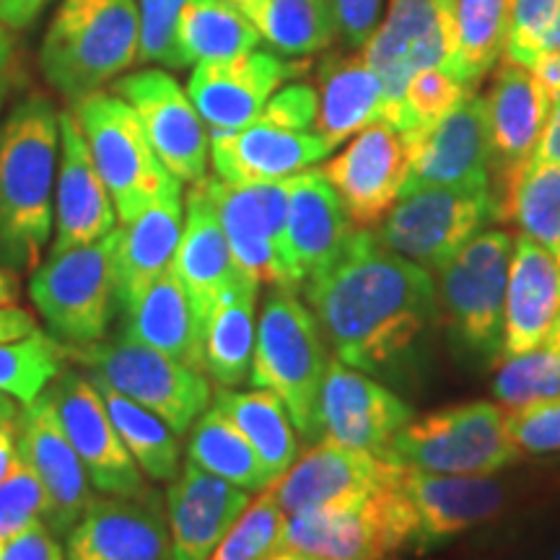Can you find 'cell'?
<instances>
[{
    "instance_id": "1",
    "label": "cell",
    "mask_w": 560,
    "mask_h": 560,
    "mask_svg": "<svg viewBox=\"0 0 560 560\" xmlns=\"http://www.w3.org/2000/svg\"><path fill=\"white\" fill-rule=\"evenodd\" d=\"M338 361L380 371L408 350L436 310L431 272L392 252L376 231L355 229L319 276L304 283Z\"/></svg>"
},
{
    "instance_id": "2",
    "label": "cell",
    "mask_w": 560,
    "mask_h": 560,
    "mask_svg": "<svg viewBox=\"0 0 560 560\" xmlns=\"http://www.w3.org/2000/svg\"><path fill=\"white\" fill-rule=\"evenodd\" d=\"M60 112L45 94H26L0 122V262L34 270L52 236V192Z\"/></svg>"
},
{
    "instance_id": "3",
    "label": "cell",
    "mask_w": 560,
    "mask_h": 560,
    "mask_svg": "<svg viewBox=\"0 0 560 560\" xmlns=\"http://www.w3.org/2000/svg\"><path fill=\"white\" fill-rule=\"evenodd\" d=\"M136 0H62L47 26L39 68L70 104L86 100L138 60Z\"/></svg>"
},
{
    "instance_id": "4",
    "label": "cell",
    "mask_w": 560,
    "mask_h": 560,
    "mask_svg": "<svg viewBox=\"0 0 560 560\" xmlns=\"http://www.w3.org/2000/svg\"><path fill=\"white\" fill-rule=\"evenodd\" d=\"M327 363V340L314 312L296 291L272 289L257 317L249 384L272 392L306 441L319 439V392Z\"/></svg>"
},
{
    "instance_id": "5",
    "label": "cell",
    "mask_w": 560,
    "mask_h": 560,
    "mask_svg": "<svg viewBox=\"0 0 560 560\" xmlns=\"http://www.w3.org/2000/svg\"><path fill=\"white\" fill-rule=\"evenodd\" d=\"M514 240L499 229L475 234L439 270L436 306L452 340L480 363L503 355V317Z\"/></svg>"
},
{
    "instance_id": "6",
    "label": "cell",
    "mask_w": 560,
    "mask_h": 560,
    "mask_svg": "<svg viewBox=\"0 0 560 560\" xmlns=\"http://www.w3.org/2000/svg\"><path fill=\"white\" fill-rule=\"evenodd\" d=\"M402 465L387 482L361 501L301 511L285 516L272 550H299L325 560H387L408 550L412 511L400 488Z\"/></svg>"
},
{
    "instance_id": "7",
    "label": "cell",
    "mask_w": 560,
    "mask_h": 560,
    "mask_svg": "<svg viewBox=\"0 0 560 560\" xmlns=\"http://www.w3.org/2000/svg\"><path fill=\"white\" fill-rule=\"evenodd\" d=\"M499 405L470 402L410 420L380 457L436 475H493L516 459Z\"/></svg>"
},
{
    "instance_id": "8",
    "label": "cell",
    "mask_w": 560,
    "mask_h": 560,
    "mask_svg": "<svg viewBox=\"0 0 560 560\" xmlns=\"http://www.w3.org/2000/svg\"><path fill=\"white\" fill-rule=\"evenodd\" d=\"M32 304L66 346L107 338L120 312L115 280V231L104 240L50 255L32 270Z\"/></svg>"
},
{
    "instance_id": "9",
    "label": "cell",
    "mask_w": 560,
    "mask_h": 560,
    "mask_svg": "<svg viewBox=\"0 0 560 560\" xmlns=\"http://www.w3.org/2000/svg\"><path fill=\"white\" fill-rule=\"evenodd\" d=\"M68 359L83 363L100 380L164 420L177 436L190 433L210 405V382L200 369L187 366L156 348L130 338L66 346Z\"/></svg>"
},
{
    "instance_id": "10",
    "label": "cell",
    "mask_w": 560,
    "mask_h": 560,
    "mask_svg": "<svg viewBox=\"0 0 560 560\" xmlns=\"http://www.w3.org/2000/svg\"><path fill=\"white\" fill-rule=\"evenodd\" d=\"M70 109L115 202L117 219L130 223L177 177L159 161L136 109L117 94L96 91Z\"/></svg>"
},
{
    "instance_id": "11",
    "label": "cell",
    "mask_w": 560,
    "mask_h": 560,
    "mask_svg": "<svg viewBox=\"0 0 560 560\" xmlns=\"http://www.w3.org/2000/svg\"><path fill=\"white\" fill-rule=\"evenodd\" d=\"M457 52L454 0H389L387 16L363 47V58L384 86L382 120L397 122L408 83L420 70L452 73Z\"/></svg>"
},
{
    "instance_id": "12",
    "label": "cell",
    "mask_w": 560,
    "mask_h": 560,
    "mask_svg": "<svg viewBox=\"0 0 560 560\" xmlns=\"http://www.w3.org/2000/svg\"><path fill=\"white\" fill-rule=\"evenodd\" d=\"M493 221L490 187H429L405 195L376 236L425 270H441Z\"/></svg>"
},
{
    "instance_id": "13",
    "label": "cell",
    "mask_w": 560,
    "mask_h": 560,
    "mask_svg": "<svg viewBox=\"0 0 560 560\" xmlns=\"http://www.w3.org/2000/svg\"><path fill=\"white\" fill-rule=\"evenodd\" d=\"M206 187L219 210L236 268L260 285L296 291L285 236L289 182L229 185L219 177H206Z\"/></svg>"
},
{
    "instance_id": "14",
    "label": "cell",
    "mask_w": 560,
    "mask_h": 560,
    "mask_svg": "<svg viewBox=\"0 0 560 560\" xmlns=\"http://www.w3.org/2000/svg\"><path fill=\"white\" fill-rule=\"evenodd\" d=\"M45 392L58 412L62 431L68 433L70 444L83 462L91 488L100 490L102 495H122V499L149 493L143 470L117 433L94 382L75 371H66Z\"/></svg>"
},
{
    "instance_id": "15",
    "label": "cell",
    "mask_w": 560,
    "mask_h": 560,
    "mask_svg": "<svg viewBox=\"0 0 560 560\" xmlns=\"http://www.w3.org/2000/svg\"><path fill=\"white\" fill-rule=\"evenodd\" d=\"M408 172L400 198L429 187H490V125L486 96L472 91L429 130L405 140Z\"/></svg>"
},
{
    "instance_id": "16",
    "label": "cell",
    "mask_w": 560,
    "mask_h": 560,
    "mask_svg": "<svg viewBox=\"0 0 560 560\" xmlns=\"http://www.w3.org/2000/svg\"><path fill=\"white\" fill-rule=\"evenodd\" d=\"M112 94L136 109L153 151L172 177L187 185L208 177L210 138L202 117L177 79L164 70H138L122 75L112 86Z\"/></svg>"
},
{
    "instance_id": "17",
    "label": "cell",
    "mask_w": 560,
    "mask_h": 560,
    "mask_svg": "<svg viewBox=\"0 0 560 560\" xmlns=\"http://www.w3.org/2000/svg\"><path fill=\"white\" fill-rule=\"evenodd\" d=\"M400 488L412 511L408 552H429L475 527L499 520L509 493L488 475H436L402 467Z\"/></svg>"
},
{
    "instance_id": "18",
    "label": "cell",
    "mask_w": 560,
    "mask_h": 560,
    "mask_svg": "<svg viewBox=\"0 0 560 560\" xmlns=\"http://www.w3.org/2000/svg\"><path fill=\"white\" fill-rule=\"evenodd\" d=\"M346 208L353 226L371 229L400 200L408 172V143L387 120L355 132L346 151L319 170Z\"/></svg>"
},
{
    "instance_id": "19",
    "label": "cell",
    "mask_w": 560,
    "mask_h": 560,
    "mask_svg": "<svg viewBox=\"0 0 560 560\" xmlns=\"http://www.w3.org/2000/svg\"><path fill=\"white\" fill-rule=\"evenodd\" d=\"M66 560H174L164 499L153 490L91 499L66 535Z\"/></svg>"
},
{
    "instance_id": "20",
    "label": "cell",
    "mask_w": 560,
    "mask_h": 560,
    "mask_svg": "<svg viewBox=\"0 0 560 560\" xmlns=\"http://www.w3.org/2000/svg\"><path fill=\"white\" fill-rule=\"evenodd\" d=\"M304 70V60L252 50L240 58L195 66L187 96L213 132L242 130L260 117L280 83L296 79Z\"/></svg>"
},
{
    "instance_id": "21",
    "label": "cell",
    "mask_w": 560,
    "mask_h": 560,
    "mask_svg": "<svg viewBox=\"0 0 560 560\" xmlns=\"http://www.w3.org/2000/svg\"><path fill=\"white\" fill-rule=\"evenodd\" d=\"M16 441L24 465L37 475L47 495L45 524L55 535H68L89 509L91 482L83 462L62 431L47 392L24 405L16 418Z\"/></svg>"
},
{
    "instance_id": "22",
    "label": "cell",
    "mask_w": 560,
    "mask_h": 560,
    "mask_svg": "<svg viewBox=\"0 0 560 560\" xmlns=\"http://www.w3.org/2000/svg\"><path fill=\"white\" fill-rule=\"evenodd\" d=\"M410 420V405L384 384L338 359L327 363L319 392V439L380 454Z\"/></svg>"
},
{
    "instance_id": "23",
    "label": "cell",
    "mask_w": 560,
    "mask_h": 560,
    "mask_svg": "<svg viewBox=\"0 0 560 560\" xmlns=\"http://www.w3.org/2000/svg\"><path fill=\"white\" fill-rule=\"evenodd\" d=\"M395 470V462L363 450H350L322 439L306 450L270 486L285 516L301 511L340 506L376 493Z\"/></svg>"
},
{
    "instance_id": "24",
    "label": "cell",
    "mask_w": 560,
    "mask_h": 560,
    "mask_svg": "<svg viewBox=\"0 0 560 560\" xmlns=\"http://www.w3.org/2000/svg\"><path fill=\"white\" fill-rule=\"evenodd\" d=\"M490 125V198L527 170L552 102L529 68L503 60L486 94Z\"/></svg>"
},
{
    "instance_id": "25",
    "label": "cell",
    "mask_w": 560,
    "mask_h": 560,
    "mask_svg": "<svg viewBox=\"0 0 560 560\" xmlns=\"http://www.w3.org/2000/svg\"><path fill=\"white\" fill-rule=\"evenodd\" d=\"M117 210L73 109L60 112V174L55 182V240L50 255L86 247L115 231Z\"/></svg>"
},
{
    "instance_id": "26",
    "label": "cell",
    "mask_w": 560,
    "mask_h": 560,
    "mask_svg": "<svg viewBox=\"0 0 560 560\" xmlns=\"http://www.w3.org/2000/svg\"><path fill=\"white\" fill-rule=\"evenodd\" d=\"M330 153L317 132L291 130L257 117L247 128L210 132L215 177L229 185L280 182L306 172Z\"/></svg>"
},
{
    "instance_id": "27",
    "label": "cell",
    "mask_w": 560,
    "mask_h": 560,
    "mask_svg": "<svg viewBox=\"0 0 560 560\" xmlns=\"http://www.w3.org/2000/svg\"><path fill=\"white\" fill-rule=\"evenodd\" d=\"M164 506L174 560H208L249 506V490L187 462L166 488Z\"/></svg>"
},
{
    "instance_id": "28",
    "label": "cell",
    "mask_w": 560,
    "mask_h": 560,
    "mask_svg": "<svg viewBox=\"0 0 560 560\" xmlns=\"http://www.w3.org/2000/svg\"><path fill=\"white\" fill-rule=\"evenodd\" d=\"M185 210L179 247L174 252L170 268L185 285L192 310L198 314L200 325L206 327L215 301L229 285L244 278V272L236 268L234 255H231L226 231L221 226L219 210L213 206L206 179L195 182L190 187L185 198Z\"/></svg>"
},
{
    "instance_id": "29",
    "label": "cell",
    "mask_w": 560,
    "mask_h": 560,
    "mask_svg": "<svg viewBox=\"0 0 560 560\" xmlns=\"http://www.w3.org/2000/svg\"><path fill=\"white\" fill-rule=\"evenodd\" d=\"M289 182V236L291 270L296 285L306 283L340 255L353 234V221L319 170L293 174Z\"/></svg>"
},
{
    "instance_id": "30",
    "label": "cell",
    "mask_w": 560,
    "mask_h": 560,
    "mask_svg": "<svg viewBox=\"0 0 560 560\" xmlns=\"http://www.w3.org/2000/svg\"><path fill=\"white\" fill-rule=\"evenodd\" d=\"M185 226L182 182L172 179L130 223L115 229V280L120 312L170 268Z\"/></svg>"
},
{
    "instance_id": "31",
    "label": "cell",
    "mask_w": 560,
    "mask_h": 560,
    "mask_svg": "<svg viewBox=\"0 0 560 560\" xmlns=\"http://www.w3.org/2000/svg\"><path fill=\"white\" fill-rule=\"evenodd\" d=\"M560 314V262L558 257L532 242L514 240L503 317V355H520L540 348L545 335Z\"/></svg>"
},
{
    "instance_id": "32",
    "label": "cell",
    "mask_w": 560,
    "mask_h": 560,
    "mask_svg": "<svg viewBox=\"0 0 560 560\" xmlns=\"http://www.w3.org/2000/svg\"><path fill=\"white\" fill-rule=\"evenodd\" d=\"M384 86L363 50L327 55L317 70V136L330 151L382 120Z\"/></svg>"
},
{
    "instance_id": "33",
    "label": "cell",
    "mask_w": 560,
    "mask_h": 560,
    "mask_svg": "<svg viewBox=\"0 0 560 560\" xmlns=\"http://www.w3.org/2000/svg\"><path fill=\"white\" fill-rule=\"evenodd\" d=\"M125 338L202 371V325L172 268L125 310Z\"/></svg>"
},
{
    "instance_id": "34",
    "label": "cell",
    "mask_w": 560,
    "mask_h": 560,
    "mask_svg": "<svg viewBox=\"0 0 560 560\" xmlns=\"http://www.w3.org/2000/svg\"><path fill=\"white\" fill-rule=\"evenodd\" d=\"M257 280L240 278L221 293L202 327V371L219 387L234 389L249 382L257 338Z\"/></svg>"
},
{
    "instance_id": "35",
    "label": "cell",
    "mask_w": 560,
    "mask_h": 560,
    "mask_svg": "<svg viewBox=\"0 0 560 560\" xmlns=\"http://www.w3.org/2000/svg\"><path fill=\"white\" fill-rule=\"evenodd\" d=\"M262 34L234 0H190L174 32V68L240 58Z\"/></svg>"
},
{
    "instance_id": "36",
    "label": "cell",
    "mask_w": 560,
    "mask_h": 560,
    "mask_svg": "<svg viewBox=\"0 0 560 560\" xmlns=\"http://www.w3.org/2000/svg\"><path fill=\"white\" fill-rule=\"evenodd\" d=\"M213 408H219L244 433V439L255 446L276 480L296 462V425H293L285 405L272 392L257 387L249 392L219 387Z\"/></svg>"
},
{
    "instance_id": "37",
    "label": "cell",
    "mask_w": 560,
    "mask_h": 560,
    "mask_svg": "<svg viewBox=\"0 0 560 560\" xmlns=\"http://www.w3.org/2000/svg\"><path fill=\"white\" fill-rule=\"evenodd\" d=\"M187 457L200 470L234 482L244 490H265L276 482L255 446L244 439L219 408H208L195 420L187 441Z\"/></svg>"
},
{
    "instance_id": "38",
    "label": "cell",
    "mask_w": 560,
    "mask_h": 560,
    "mask_svg": "<svg viewBox=\"0 0 560 560\" xmlns=\"http://www.w3.org/2000/svg\"><path fill=\"white\" fill-rule=\"evenodd\" d=\"M493 221L514 223L524 236L556 255L560 247V164H527L493 198Z\"/></svg>"
},
{
    "instance_id": "39",
    "label": "cell",
    "mask_w": 560,
    "mask_h": 560,
    "mask_svg": "<svg viewBox=\"0 0 560 560\" xmlns=\"http://www.w3.org/2000/svg\"><path fill=\"white\" fill-rule=\"evenodd\" d=\"M247 16L272 50L291 60L327 50L335 37L330 0H257Z\"/></svg>"
},
{
    "instance_id": "40",
    "label": "cell",
    "mask_w": 560,
    "mask_h": 560,
    "mask_svg": "<svg viewBox=\"0 0 560 560\" xmlns=\"http://www.w3.org/2000/svg\"><path fill=\"white\" fill-rule=\"evenodd\" d=\"M100 389L104 405H107L112 423L128 446L138 467L149 475L151 480L172 482L179 475V439L170 425L143 405L112 389L109 384L91 380Z\"/></svg>"
},
{
    "instance_id": "41",
    "label": "cell",
    "mask_w": 560,
    "mask_h": 560,
    "mask_svg": "<svg viewBox=\"0 0 560 560\" xmlns=\"http://www.w3.org/2000/svg\"><path fill=\"white\" fill-rule=\"evenodd\" d=\"M511 0H454V24H457V52L452 73L465 86L478 83L499 62L509 30Z\"/></svg>"
},
{
    "instance_id": "42",
    "label": "cell",
    "mask_w": 560,
    "mask_h": 560,
    "mask_svg": "<svg viewBox=\"0 0 560 560\" xmlns=\"http://www.w3.org/2000/svg\"><path fill=\"white\" fill-rule=\"evenodd\" d=\"M66 342L34 330L19 340H0V392L30 405L62 374Z\"/></svg>"
},
{
    "instance_id": "43",
    "label": "cell",
    "mask_w": 560,
    "mask_h": 560,
    "mask_svg": "<svg viewBox=\"0 0 560 560\" xmlns=\"http://www.w3.org/2000/svg\"><path fill=\"white\" fill-rule=\"evenodd\" d=\"M493 397L506 412L535 408L560 400V353L535 348L520 355H506L495 371Z\"/></svg>"
},
{
    "instance_id": "44",
    "label": "cell",
    "mask_w": 560,
    "mask_h": 560,
    "mask_svg": "<svg viewBox=\"0 0 560 560\" xmlns=\"http://www.w3.org/2000/svg\"><path fill=\"white\" fill-rule=\"evenodd\" d=\"M475 89L465 86L457 75L444 68L420 70L408 83L402 96L400 115H397L395 128L408 140L418 132L429 130L441 117H446L454 107H459L465 96H470Z\"/></svg>"
},
{
    "instance_id": "45",
    "label": "cell",
    "mask_w": 560,
    "mask_h": 560,
    "mask_svg": "<svg viewBox=\"0 0 560 560\" xmlns=\"http://www.w3.org/2000/svg\"><path fill=\"white\" fill-rule=\"evenodd\" d=\"M283 524L285 511L272 499L268 486L260 499L249 501V506L215 545L208 560H265L276 548Z\"/></svg>"
},
{
    "instance_id": "46",
    "label": "cell",
    "mask_w": 560,
    "mask_h": 560,
    "mask_svg": "<svg viewBox=\"0 0 560 560\" xmlns=\"http://www.w3.org/2000/svg\"><path fill=\"white\" fill-rule=\"evenodd\" d=\"M47 495L37 475L24 465V459L13 467L9 478L0 482V537L32 527L45 520Z\"/></svg>"
},
{
    "instance_id": "47",
    "label": "cell",
    "mask_w": 560,
    "mask_h": 560,
    "mask_svg": "<svg viewBox=\"0 0 560 560\" xmlns=\"http://www.w3.org/2000/svg\"><path fill=\"white\" fill-rule=\"evenodd\" d=\"M190 0H138L140 13V62H161L174 68V32Z\"/></svg>"
},
{
    "instance_id": "48",
    "label": "cell",
    "mask_w": 560,
    "mask_h": 560,
    "mask_svg": "<svg viewBox=\"0 0 560 560\" xmlns=\"http://www.w3.org/2000/svg\"><path fill=\"white\" fill-rule=\"evenodd\" d=\"M506 433L511 444L524 454H558L560 400L506 412Z\"/></svg>"
},
{
    "instance_id": "49",
    "label": "cell",
    "mask_w": 560,
    "mask_h": 560,
    "mask_svg": "<svg viewBox=\"0 0 560 560\" xmlns=\"http://www.w3.org/2000/svg\"><path fill=\"white\" fill-rule=\"evenodd\" d=\"M335 37L346 50H363L382 21L384 0H330Z\"/></svg>"
},
{
    "instance_id": "50",
    "label": "cell",
    "mask_w": 560,
    "mask_h": 560,
    "mask_svg": "<svg viewBox=\"0 0 560 560\" xmlns=\"http://www.w3.org/2000/svg\"><path fill=\"white\" fill-rule=\"evenodd\" d=\"M314 117H317V89L306 83H291L280 89L260 112V120L291 130H310Z\"/></svg>"
},
{
    "instance_id": "51",
    "label": "cell",
    "mask_w": 560,
    "mask_h": 560,
    "mask_svg": "<svg viewBox=\"0 0 560 560\" xmlns=\"http://www.w3.org/2000/svg\"><path fill=\"white\" fill-rule=\"evenodd\" d=\"M0 560H66L58 535L47 527L45 520L32 527L0 537Z\"/></svg>"
},
{
    "instance_id": "52",
    "label": "cell",
    "mask_w": 560,
    "mask_h": 560,
    "mask_svg": "<svg viewBox=\"0 0 560 560\" xmlns=\"http://www.w3.org/2000/svg\"><path fill=\"white\" fill-rule=\"evenodd\" d=\"M50 0H0V24L5 30L26 32L37 24Z\"/></svg>"
},
{
    "instance_id": "53",
    "label": "cell",
    "mask_w": 560,
    "mask_h": 560,
    "mask_svg": "<svg viewBox=\"0 0 560 560\" xmlns=\"http://www.w3.org/2000/svg\"><path fill=\"white\" fill-rule=\"evenodd\" d=\"M532 164H560V100L550 107L548 122L532 153Z\"/></svg>"
},
{
    "instance_id": "54",
    "label": "cell",
    "mask_w": 560,
    "mask_h": 560,
    "mask_svg": "<svg viewBox=\"0 0 560 560\" xmlns=\"http://www.w3.org/2000/svg\"><path fill=\"white\" fill-rule=\"evenodd\" d=\"M39 330L37 319L16 304L0 306V340H19Z\"/></svg>"
},
{
    "instance_id": "55",
    "label": "cell",
    "mask_w": 560,
    "mask_h": 560,
    "mask_svg": "<svg viewBox=\"0 0 560 560\" xmlns=\"http://www.w3.org/2000/svg\"><path fill=\"white\" fill-rule=\"evenodd\" d=\"M529 73L545 89L548 100L556 104L560 100V52H545L529 66Z\"/></svg>"
},
{
    "instance_id": "56",
    "label": "cell",
    "mask_w": 560,
    "mask_h": 560,
    "mask_svg": "<svg viewBox=\"0 0 560 560\" xmlns=\"http://www.w3.org/2000/svg\"><path fill=\"white\" fill-rule=\"evenodd\" d=\"M19 62H16V45H13V37L0 24V107H3L5 96L11 94L13 81H16Z\"/></svg>"
},
{
    "instance_id": "57",
    "label": "cell",
    "mask_w": 560,
    "mask_h": 560,
    "mask_svg": "<svg viewBox=\"0 0 560 560\" xmlns=\"http://www.w3.org/2000/svg\"><path fill=\"white\" fill-rule=\"evenodd\" d=\"M21 462L19 441H16V420L0 425V482L9 478L13 467Z\"/></svg>"
},
{
    "instance_id": "58",
    "label": "cell",
    "mask_w": 560,
    "mask_h": 560,
    "mask_svg": "<svg viewBox=\"0 0 560 560\" xmlns=\"http://www.w3.org/2000/svg\"><path fill=\"white\" fill-rule=\"evenodd\" d=\"M19 296V283H16V272L11 268H0V306L13 304Z\"/></svg>"
},
{
    "instance_id": "59",
    "label": "cell",
    "mask_w": 560,
    "mask_h": 560,
    "mask_svg": "<svg viewBox=\"0 0 560 560\" xmlns=\"http://www.w3.org/2000/svg\"><path fill=\"white\" fill-rule=\"evenodd\" d=\"M16 418H19V408H16V402H13V397L0 392V425L13 423Z\"/></svg>"
},
{
    "instance_id": "60",
    "label": "cell",
    "mask_w": 560,
    "mask_h": 560,
    "mask_svg": "<svg viewBox=\"0 0 560 560\" xmlns=\"http://www.w3.org/2000/svg\"><path fill=\"white\" fill-rule=\"evenodd\" d=\"M265 560H325V558L310 556V552H299V550H272Z\"/></svg>"
},
{
    "instance_id": "61",
    "label": "cell",
    "mask_w": 560,
    "mask_h": 560,
    "mask_svg": "<svg viewBox=\"0 0 560 560\" xmlns=\"http://www.w3.org/2000/svg\"><path fill=\"white\" fill-rule=\"evenodd\" d=\"M545 348L556 350V353H560V314L556 317V322H552V327L548 330V335H545Z\"/></svg>"
},
{
    "instance_id": "62",
    "label": "cell",
    "mask_w": 560,
    "mask_h": 560,
    "mask_svg": "<svg viewBox=\"0 0 560 560\" xmlns=\"http://www.w3.org/2000/svg\"><path fill=\"white\" fill-rule=\"evenodd\" d=\"M234 3H236V5H240V9H242L244 13H247V11L252 9V5H255V3H257V0H234Z\"/></svg>"
},
{
    "instance_id": "63",
    "label": "cell",
    "mask_w": 560,
    "mask_h": 560,
    "mask_svg": "<svg viewBox=\"0 0 560 560\" xmlns=\"http://www.w3.org/2000/svg\"><path fill=\"white\" fill-rule=\"evenodd\" d=\"M556 257H558V262H560V247H558V252H556Z\"/></svg>"
},
{
    "instance_id": "64",
    "label": "cell",
    "mask_w": 560,
    "mask_h": 560,
    "mask_svg": "<svg viewBox=\"0 0 560 560\" xmlns=\"http://www.w3.org/2000/svg\"><path fill=\"white\" fill-rule=\"evenodd\" d=\"M556 560H560V548H558V552H556Z\"/></svg>"
}]
</instances>
